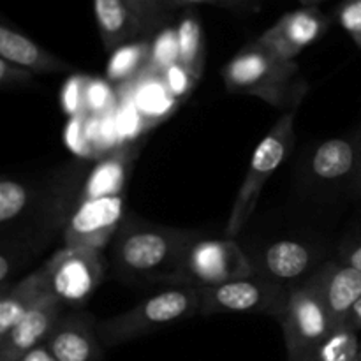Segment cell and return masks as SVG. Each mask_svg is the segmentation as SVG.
I'll return each instance as SVG.
<instances>
[{
	"label": "cell",
	"instance_id": "obj_1",
	"mask_svg": "<svg viewBox=\"0 0 361 361\" xmlns=\"http://www.w3.org/2000/svg\"><path fill=\"white\" fill-rule=\"evenodd\" d=\"M197 231L150 222H129L115 242V267L134 281L169 282L175 286L182 261Z\"/></svg>",
	"mask_w": 361,
	"mask_h": 361
},
{
	"label": "cell",
	"instance_id": "obj_2",
	"mask_svg": "<svg viewBox=\"0 0 361 361\" xmlns=\"http://www.w3.org/2000/svg\"><path fill=\"white\" fill-rule=\"evenodd\" d=\"M231 94L252 95L281 111H296L309 92L296 62L281 60L256 41L240 49L221 71Z\"/></svg>",
	"mask_w": 361,
	"mask_h": 361
},
{
	"label": "cell",
	"instance_id": "obj_3",
	"mask_svg": "<svg viewBox=\"0 0 361 361\" xmlns=\"http://www.w3.org/2000/svg\"><path fill=\"white\" fill-rule=\"evenodd\" d=\"M200 314V289L171 286L154 293L126 312L99 321L97 334L104 348H116Z\"/></svg>",
	"mask_w": 361,
	"mask_h": 361
},
{
	"label": "cell",
	"instance_id": "obj_4",
	"mask_svg": "<svg viewBox=\"0 0 361 361\" xmlns=\"http://www.w3.org/2000/svg\"><path fill=\"white\" fill-rule=\"evenodd\" d=\"M295 116L296 111L284 113L254 150L247 175L243 178L238 194H236L231 215H229L228 224H226V236L228 238H235L245 228V224L256 210L257 201H259L267 182L291 154L296 141Z\"/></svg>",
	"mask_w": 361,
	"mask_h": 361
},
{
	"label": "cell",
	"instance_id": "obj_5",
	"mask_svg": "<svg viewBox=\"0 0 361 361\" xmlns=\"http://www.w3.org/2000/svg\"><path fill=\"white\" fill-rule=\"evenodd\" d=\"M288 361H310L335 324L310 279L293 286L284 314L279 317Z\"/></svg>",
	"mask_w": 361,
	"mask_h": 361
},
{
	"label": "cell",
	"instance_id": "obj_6",
	"mask_svg": "<svg viewBox=\"0 0 361 361\" xmlns=\"http://www.w3.org/2000/svg\"><path fill=\"white\" fill-rule=\"evenodd\" d=\"M291 286L254 274L245 279L200 289V314H263L281 317L288 305Z\"/></svg>",
	"mask_w": 361,
	"mask_h": 361
},
{
	"label": "cell",
	"instance_id": "obj_7",
	"mask_svg": "<svg viewBox=\"0 0 361 361\" xmlns=\"http://www.w3.org/2000/svg\"><path fill=\"white\" fill-rule=\"evenodd\" d=\"M254 275V268L235 238H201L187 249L175 286L212 288Z\"/></svg>",
	"mask_w": 361,
	"mask_h": 361
},
{
	"label": "cell",
	"instance_id": "obj_8",
	"mask_svg": "<svg viewBox=\"0 0 361 361\" xmlns=\"http://www.w3.org/2000/svg\"><path fill=\"white\" fill-rule=\"evenodd\" d=\"M42 268L49 293L66 307L87 303L104 279L102 254L85 247L66 245L56 250Z\"/></svg>",
	"mask_w": 361,
	"mask_h": 361
},
{
	"label": "cell",
	"instance_id": "obj_9",
	"mask_svg": "<svg viewBox=\"0 0 361 361\" xmlns=\"http://www.w3.org/2000/svg\"><path fill=\"white\" fill-rule=\"evenodd\" d=\"M123 212H126L123 196L81 200L63 229L66 245L85 247L101 252L118 233Z\"/></svg>",
	"mask_w": 361,
	"mask_h": 361
},
{
	"label": "cell",
	"instance_id": "obj_10",
	"mask_svg": "<svg viewBox=\"0 0 361 361\" xmlns=\"http://www.w3.org/2000/svg\"><path fill=\"white\" fill-rule=\"evenodd\" d=\"M328 18L317 7H300L279 18L254 41L281 60L296 62V56L323 37Z\"/></svg>",
	"mask_w": 361,
	"mask_h": 361
},
{
	"label": "cell",
	"instance_id": "obj_11",
	"mask_svg": "<svg viewBox=\"0 0 361 361\" xmlns=\"http://www.w3.org/2000/svg\"><path fill=\"white\" fill-rule=\"evenodd\" d=\"M63 303L56 296L39 300L4 337H0V361H18L27 353L46 344L63 316Z\"/></svg>",
	"mask_w": 361,
	"mask_h": 361
},
{
	"label": "cell",
	"instance_id": "obj_12",
	"mask_svg": "<svg viewBox=\"0 0 361 361\" xmlns=\"http://www.w3.org/2000/svg\"><path fill=\"white\" fill-rule=\"evenodd\" d=\"M46 348L59 361H102L104 345L97 334V323L87 312L63 314Z\"/></svg>",
	"mask_w": 361,
	"mask_h": 361
},
{
	"label": "cell",
	"instance_id": "obj_13",
	"mask_svg": "<svg viewBox=\"0 0 361 361\" xmlns=\"http://www.w3.org/2000/svg\"><path fill=\"white\" fill-rule=\"evenodd\" d=\"M316 252L300 240H277L259 254L254 274L284 286H296L314 274Z\"/></svg>",
	"mask_w": 361,
	"mask_h": 361
},
{
	"label": "cell",
	"instance_id": "obj_14",
	"mask_svg": "<svg viewBox=\"0 0 361 361\" xmlns=\"http://www.w3.org/2000/svg\"><path fill=\"white\" fill-rule=\"evenodd\" d=\"M310 281L316 286L335 328L348 323L353 307L361 298V274L348 263H326L316 268Z\"/></svg>",
	"mask_w": 361,
	"mask_h": 361
},
{
	"label": "cell",
	"instance_id": "obj_15",
	"mask_svg": "<svg viewBox=\"0 0 361 361\" xmlns=\"http://www.w3.org/2000/svg\"><path fill=\"white\" fill-rule=\"evenodd\" d=\"M99 35L106 51L133 42L150 32L147 21L126 0H92Z\"/></svg>",
	"mask_w": 361,
	"mask_h": 361
},
{
	"label": "cell",
	"instance_id": "obj_16",
	"mask_svg": "<svg viewBox=\"0 0 361 361\" xmlns=\"http://www.w3.org/2000/svg\"><path fill=\"white\" fill-rule=\"evenodd\" d=\"M0 59L34 74H56L71 71L66 60L53 55L51 51L39 46L34 39L7 23L0 25Z\"/></svg>",
	"mask_w": 361,
	"mask_h": 361
},
{
	"label": "cell",
	"instance_id": "obj_17",
	"mask_svg": "<svg viewBox=\"0 0 361 361\" xmlns=\"http://www.w3.org/2000/svg\"><path fill=\"white\" fill-rule=\"evenodd\" d=\"M361 161V133L355 137H331L314 150L310 171L316 178L330 180L355 178Z\"/></svg>",
	"mask_w": 361,
	"mask_h": 361
},
{
	"label": "cell",
	"instance_id": "obj_18",
	"mask_svg": "<svg viewBox=\"0 0 361 361\" xmlns=\"http://www.w3.org/2000/svg\"><path fill=\"white\" fill-rule=\"evenodd\" d=\"M134 157H136V148L130 147L106 154L88 175L81 200L122 196Z\"/></svg>",
	"mask_w": 361,
	"mask_h": 361
},
{
	"label": "cell",
	"instance_id": "obj_19",
	"mask_svg": "<svg viewBox=\"0 0 361 361\" xmlns=\"http://www.w3.org/2000/svg\"><path fill=\"white\" fill-rule=\"evenodd\" d=\"M46 295L51 293L42 267L4 291L0 300V337H4Z\"/></svg>",
	"mask_w": 361,
	"mask_h": 361
},
{
	"label": "cell",
	"instance_id": "obj_20",
	"mask_svg": "<svg viewBox=\"0 0 361 361\" xmlns=\"http://www.w3.org/2000/svg\"><path fill=\"white\" fill-rule=\"evenodd\" d=\"M178 41V63L200 80L204 69V39L201 21L196 14L189 13L176 27Z\"/></svg>",
	"mask_w": 361,
	"mask_h": 361
},
{
	"label": "cell",
	"instance_id": "obj_21",
	"mask_svg": "<svg viewBox=\"0 0 361 361\" xmlns=\"http://www.w3.org/2000/svg\"><path fill=\"white\" fill-rule=\"evenodd\" d=\"M150 48L152 42L143 39L127 42L111 51V59L108 62V80L113 83H123L129 78L143 73L150 59Z\"/></svg>",
	"mask_w": 361,
	"mask_h": 361
},
{
	"label": "cell",
	"instance_id": "obj_22",
	"mask_svg": "<svg viewBox=\"0 0 361 361\" xmlns=\"http://www.w3.org/2000/svg\"><path fill=\"white\" fill-rule=\"evenodd\" d=\"M360 331L349 324H342L334 328V331L321 342L310 361H360Z\"/></svg>",
	"mask_w": 361,
	"mask_h": 361
},
{
	"label": "cell",
	"instance_id": "obj_23",
	"mask_svg": "<svg viewBox=\"0 0 361 361\" xmlns=\"http://www.w3.org/2000/svg\"><path fill=\"white\" fill-rule=\"evenodd\" d=\"M30 190L18 180L2 178L0 182V222L4 226L11 224L27 212L30 203Z\"/></svg>",
	"mask_w": 361,
	"mask_h": 361
},
{
	"label": "cell",
	"instance_id": "obj_24",
	"mask_svg": "<svg viewBox=\"0 0 361 361\" xmlns=\"http://www.w3.org/2000/svg\"><path fill=\"white\" fill-rule=\"evenodd\" d=\"M178 62V41H176V28H164L159 32L150 48V59L145 69L150 73L162 74L166 69Z\"/></svg>",
	"mask_w": 361,
	"mask_h": 361
},
{
	"label": "cell",
	"instance_id": "obj_25",
	"mask_svg": "<svg viewBox=\"0 0 361 361\" xmlns=\"http://www.w3.org/2000/svg\"><path fill=\"white\" fill-rule=\"evenodd\" d=\"M162 80H164L166 87H168V90L171 92V95L176 101H182V99L189 97V94L194 90L197 81H200L192 73H189L178 62L173 63L169 69H166L162 73Z\"/></svg>",
	"mask_w": 361,
	"mask_h": 361
},
{
	"label": "cell",
	"instance_id": "obj_26",
	"mask_svg": "<svg viewBox=\"0 0 361 361\" xmlns=\"http://www.w3.org/2000/svg\"><path fill=\"white\" fill-rule=\"evenodd\" d=\"M87 78L76 76L67 81L66 88L62 92V104L69 115H87Z\"/></svg>",
	"mask_w": 361,
	"mask_h": 361
},
{
	"label": "cell",
	"instance_id": "obj_27",
	"mask_svg": "<svg viewBox=\"0 0 361 361\" xmlns=\"http://www.w3.org/2000/svg\"><path fill=\"white\" fill-rule=\"evenodd\" d=\"M337 20L353 42L361 48V0H342L337 7Z\"/></svg>",
	"mask_w": 361,
	"mask_h": 361
},
{
	"label": "cell",
	"instance_id": "obj_28",
	"mask_svg": "<svg viewBox=\"0 0 361 361\" xmlns=\"http://www.w3.org/2000/svg\"><path fill=\"white\" fill-rule=\"evenodd\" d=\"M113 101H115V95H113L111 87L108 83L97 80H88L87 113L99 116L102 113L111 111Z\"/></svg>",
	"mask_w": 361,
	"mask_h": 361
},
{
	"label": "cell",
	"instance_id": "obj_29",
	"mask_svg": "<svg viewBox=\"0 0 361 361\" xmlns=\"http://www.w3.org/2000/svg\"><path fill=\"white\" fill-rule=\"evenodd\" d=\"M126 2L147 21L150 30L157 27L162 16L173 7L171 0H126Z\"/></svg>",
	"mask_w": 361,
	"mask_h": 361
},
{
	"label": "cell",
	"instance_id": "obj_30",
	"mask_svg": "<svg viewBox=\"0 0 361 361\" xmlns=\"http://www.w3.org/2000/svg\"><path fill=\"white\" fill-rule=\"evenodd\" d=\"M34 76L35 74L30 73V71L0 59V85H2L4 90L27 87V85L32 83Z\"/></svg>",
	"mask_w": 361,
	"mask_h": 361
},
{
	"label": "cell",
	"instance_id": "obj_31",
	"mask_svg": "<svg viewBox=\"0 0 361 361\" xmlns=\"http://www.w3.org/2000/svg\"><path fill=\"white\" fill-rule=\"evenodd\" d=\"M342 261L361 274V240L349 243V245L345 247L344 252H342Z\"/></svg>",
	"mask_w": 361,
	"mask_h": 361
},
{
	"label": "cell",
	"instance_id": "obj_32",
	"mask_svg": "<svg viewBox=\"0 0 361 361\" xmlns=\"http://www.w3.org/2000/svg\"><path fill=\"white\" fill-rule=\"evenodd\" d=\"M18 361H59V360L51 355V351L46 348V344H42L39 345V348L32 349L30 353H27L23 358H20Z\"/></svg>",
	"mask_w": 361,
	"mask_h": 361
},
{
	"label": "cell",
	"instance_id": "obj_33",
	"mask_svg": "<svg viewBox=\"0 0 361 361\" xmlns=\"http://www.w3.org/2000/svg\"><path fill=\"white\" fill-rule=\"evenodd\" d=\"M345 324H349L351 328H355L356 331H361V298L358 300V303L353 307L351 314H349V319Z\"/></svg>",
	"mask_w": 361,
	"mask_h": 361
},
{
	"label": "cell",
	"instance_id": "obj_34",
	"mask_svg": "<svg viewBox=\"0 0 361 361\" xmlns=\"http://www.w3.org/2000/svg\"><path fill=\"white\" fill-rule=\"evenodd\" d=\"M257 0H215V4L217 6H222V7H249L252 6V4H256Z\"/></svg>",
	"mask_w": 361,
	"mask_h": 361
},
{
	"label": "cell",
	"instance_id": "obj_35",
	"mask_svg": "<svg viewBox=\"0 0 361 361\" xmlns=\"http://www.w3.org/2000/svg\"><path fill=\"white\" fill-rule=\"evenodd\" d=\"M200 4H215V0H171L173 7H194Z\"/></svg>",
	"mask_w": 361,
	"mask_h": 361
},
{
	"label": "cell",
	"instance_id": "obj_36",
	"mask_svg": "<svg viewBox=\"0 0 361 361\" xmlns=\"http://www.w3.org/2000/svg\"><path fill=\"white\" fill-rule=\"evenodd\" d=\"M351 189L355 190L356 194H360L361 196V161H360V166H358V171H356L355 178L351 180Z\"/></svg>",
	"mask_w": 361,
	"mask_h": 361
},
{
	"label": "cell",
	"instance_id": "obj_37",
	"mask_svg": "<svg viewBox=\"0 0 361 361\" xmlns=\"http://www.w3.org/2000/svg\"><path fill=\"white\" fill-rule=\"evenodd\" d=\"M296 2L302 4L303 7H317V4L324 2V0H296Z\"/></svg>",
	"mask_w": 361,
	"mask_h": 361
},
{
	"label": "cell",
	"instance_id": "obj_38",
	"mask_svg": "<svg viewBox=\"0 0 361 361\" xmlns=\"http://www.w3.org/2000/svg\"><path fill=\"white\" fill-rule=\"evenodd\" d=\"M360 361H361V348H360Z\"/></svg>",
	"mask_w": 361,
	"mask_h": 361
}]
</instances>
